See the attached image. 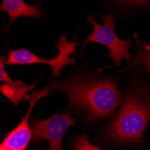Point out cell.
<instances>
[{"label": "cell", "instance_id": "obj_1", "mask_svg": "<svg viewBox=\"0 0 150 150\" xmlns=\"http://www.w3.org/2000/svg\"><path fill=\"white\" fill-rule=\"evenodd\" d=\"M50 87L64 92L72 107L83 111L91 120L111 116L120 103L115 83L107 79H70L52 82Z\"/></svg>", "mask_w": 150, "mask_h": 150}, {"label": "cell", "instance_id": "obj_2", "mask_svg": "<svg viewBox=\"0 0 150 150\" xmlns=\"http://www.w3.org/2000/svg\"><path fill=\"white\" fill-rule=\"evenodd\" d=\"M150 120V98L144 92L132 91L108 127L112 140L122 144L139 143Z\"/></svg>", "mask_w": 150, "mask_h": 150}, {"label": "cell", "instance_id": "obj_3", "mask_svg": "<svg viewBox=\"0 0 150 150\" xmlns=\"http://www.w3.org/2000/svg\"><path fill=\"white\" fill-rule=\"evenodd\" d=\"M86 18L93 24V31L83 42V50L87 43L96 42L99 44H103L109 49V54L107 57L111 58L112 59V62L117 67L121 66V62L123 59H127V61L129 62L131 61L132 56L129 53L131 42L127 40H120L116 35L114 30V17L111 13L103 16L104 22L103 24L97 23L92 16H86Z\"/></svg>", "mask_w": 150, "mask_h": 150}, {"label": "cell", "instance_id": "obj_4", "mask_svg": "<svg viewBox=\"0 0 150 150\" xmlns=\"http://www.w3.org/2000/svg\"><path fill=\"white\" fill-rule=\"evenodd\" d=\"M67 36H61L57 40L56 46L59 49V55L50 59H44L26 49H19L16 50H10L8 52V58L6 65H32L38 63L49 64L52 67L53 76H60V70L66 65H75L76 59L71 56L76 52V47L78 43L75 40L67 42Z\"/></svg>", "mask_w": 150, "mask_h": 150}, {"label": "cell", "instance_id": "obj_5", "mask_svg": "<svg viewBox=\"0 0 150 150\" xmlns=\"http://www.w3.org/2000/svg\"><path fill=\"white\" fill-rule=\"evenodd\" d=\"M76 120L69 113L53 114L46 120L34 118L32 121L33 134L36 141L45 139L49 141L48 150H63L62 140L70 126Z\"/></svg>", "mask_w": 150, "mask_h": 150}, {"label": "cell", "instance_id": "obj_6", "mask_svg": "<svg viewBox=\"0 0 150 150\" xmlns=\"http://www.w3.org/2000/svg\"><path fill=\"white\" fill-rule=\"evenodd\" d=\"M49 93V89L45 88L42 91H35L29 95L26 101H29V110L26 115L23 118L22 121L18 124L16 128L11 130L4 139L3 145L13 149V150H25L27 148L31 139H32V130L29 127V117L32 112L33 108L35 103L42 97L46 96Z\"/></svg>", "mask_w": 150, "mask_h": 150}, {"label": "cell", "instance_id": "obj_7", "mask_svg": "<svg viewBox=\"0 0 150 150\" xmlns=\"http://www.w3.org/2000/svg\"><path fill=\"white\" fill-rule=\"evenodd\" d=\"M40 4L42 2H39L35 6H29L23 0H4L0 6V10L1 12L7 13L9 16L7 28L13 21L21 16L40 19L42 15V11L40 8Z\"/></svg>", "mask_w": 150, "mask_h": 150}, {"label": "cell", "instance_id": "obj_8", "mask_svg": "<svg viewBox=\"0 0 150 150\" xmlns=\"http://www.w3.org/2000/svg\"><path fill=\"white\" fill-rule=\"evenodd\" d=\"M36 82L31 86H28L21 80H16V82H12L9 84H2L0 88H1V92L5 96L8 98L13 103V105L16 106L22 101L27 100L29 96L27 93L32 91L36 86Z\"/></svg>", "mask_w": 150, "mask_h": 150}, {"label": "cell", "instance_id": "obj_9", "mask_svg": "<svg viewBox=\"0 0 150 150\" xmlns=\"http://www.w3.org/2000/svg\"><path fill=\"white\" fill-rule=\"evenodd\" d=\"M75 150H102L95 146L92 144L87 139L86 135H81L76 139L75 144H74Z\"/></svg>", "mask_w": 150, "mask_h": 150}, {"label": "cell", "instance_id": "obj_10", "mask_svg": "<svg viewBox=\"0 0 150 150\" xmlns=\"http://www.w3.org/2000/svg\"><path fill=\"white\" fill-rule=\"evenodd\" d=\"M139 62L141 63L150 73V45H144L143 50L139 53Z\"/></svg>", "mask_w": 150, "mask_h": 150}, {"label": "cell", "instance_id": "obj_11", "mask_svg": "<svg viewBox=\"0 0 150 150\" xmlns=\"http://www.w3.org/2000/svg\"><path fill=\"white\" fill-rule=\"evenodd\" d=\"M6 61L5 60L4 57H1L0 59V81L1 82H5V83H12V80L9 77L7 72L5 70V63Z\"/></svg>", "mask_w": 150, "mask_h": 150}, {"label": "cell", "instance_id": "obj_12", "mask_svg": "<svg viewBox=\"0 0 150 150\" xmlns=\"http://www.w3.org/2000/svg\"><path fill=\"white\" fill-rule=\"evenodd\" d=\"M0 150H13V149H11V148H9V147L4 146L3 144H1V146H0Z\"/></svg>", "mask_w": 150, "mask_h": 150}]
</instances>
